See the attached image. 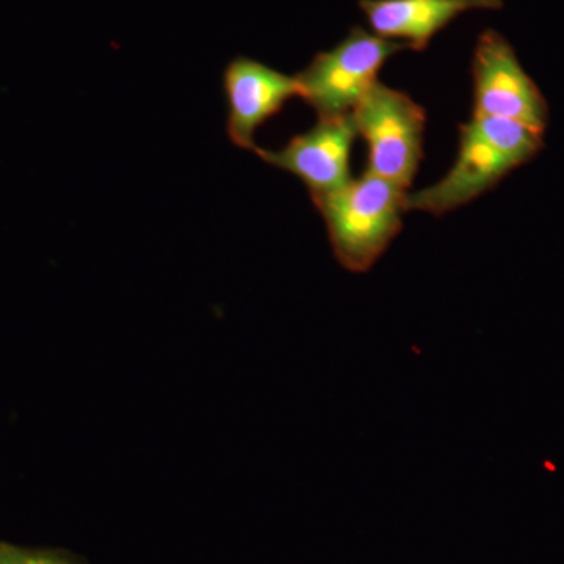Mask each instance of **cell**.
I'll return each instance as SVG.
<instances>
[{
  "mask_svg": "<svg viewBox=\"0 0 564 564\" xmlns=\"http://www.w3.org/2000/svg\"><path fill=\"white\" fill-rule=\"evenodd\" d=\"M406 195L399 185L366 172L313 202L344 269L352 273L372 269L402 229Z\"/></svg>",
  "mask_w": 564,
  "mask_h": 564,
  "instance_id": "1",
  "label": "cell"
},
{
  "mask_svg": "<svg viewBox=\"0 0 564 564\" xmlns=\"http://www.w3.org/2000/svg\"><path fill=\"white\" fill-rule=\"evenodd\" d=\"M406 47L356 25L337 46L315 55L296 74L300 98L317 111L318 118L350 115L377 84L386 61Z\"/></svg>",
  "mask_w": 564,
  "mask_h": 564,
  "instance_id": "2",
  "label": "cell"
},
{
  "mask_svg": "<svg viewBox=\"0 0 564 564\" xmlns=\"http://www.w3.org/2000/svg\"><path fill=\"white\" fill-rule=\"evenodd\" d=\"M351 115L358 135L369 144L367 172L408 191L422 159L425 110L406 93L378 80Z\"/></svg>",
  "mask_w": 564,
  "mask_h": 564,
  "instance_id": "3",
  "label": "cell"
},
{
  "mask_svg": "<svg viewBox=\"0 0 564 564\" xmlns=\"http://www.w3.org/2000/svg\"><path fill=\"white\" fill-rule=\"evenodd\" d=\"M473 74L474 115L522 122L544 133L549 107L543 93L522 68L510 41L499 32L489 29L478 36Z\"/></svg>",
  "mask_w": 564,
  "mask_h": 564,
  "instance_id": "4",
  "label": "cell"
},
{
  "mask_svg": "<svg viewBox=\"0 0 564 564\" xmlns=\"http://www.w3.org/2000/svg\"><path fill=\"white\" fill-rule=\"evenodd\" d=\"M356 137L358 129L351 113L318 118L311 131L293 137L281 150L258 148L256 154L302 180L315 202L351 181L350 152Z\"/></svg>",
  "mask_w": 564,
  "mask_h": 564,
  "instance_id": "5",
  "label": "cell"
},
{
  "mask_svg": "<svg viewBox=\"0 0 564 564\" xmlns=\"http://www.w3.org/2000/svg\"><path fill=\"white\" fill-rule=\"evenodd\" d=\"M510 154L481 135L470 122L462 126L459 154L454 169L432 187L406 195V210L444 215L491 191L508 173L518 169Z\"/></svg>",
  "mask_w": 564,
  "mask_h": 564,
  "instance_id": "6",
  "label": "cell"
},
{
  "mask_svg": "<svg viewBox=\"0 0 564 564\" xmlns=\"http://www.w3.org/2000/svg\"><path fill=\"white\" fill-rule=\"evenodd\" d=\"M223 88L228 99L229 139L236 147L256 152V131L292 98L299 96L295 76L270 68L252 58L237 57L226 66Z\"/></svg>",
  "mask_w": 564,
  "mask_h": 564,
  "instance_id": "7",
  "label": "cell"
},
{
  "mask_svg": "<svg viewBox=\"0 0 564 564\" xmlns=\"http://www.w3.org/2000/svg\"><path fill=\"white\" fill-rule=\"evenodd\" d=\"M378 36L402 40L408 50L425 51L456 18L474 10H500L502 0H359Z\"/></svg>",
  "mask_w": 564,
  "mask_h": 564,
  "instance_id": "8",
  "label": "cell"
},
{
  "mask_svg": "<svg viewBox=\"0 0 564 564\" xmlns=\"http://www.w3.org/2000/svg\"><path fill=\"white\" fill-rule=\"evenodd\" d=\"M0 564H79L58 552L29 551L14 545L0 544Z\"/></svg>",
  "mask_w": 564,
  "mask_h": 564,
  "instance_id": "9",
  "label": "cell"
}]
</instances>
